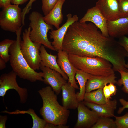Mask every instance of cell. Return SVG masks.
Segmentation results:
<instances>
[{
  "label": "cell",
  "instance_id": "obj_1",
  "mask_svg": "<svg viewBox=\"0 0 128 128\" xmlns=\"http://www.w3.org/2000/svg\"><path fill=\"white\" fill-rule=\"evenodd\" d=\"M41 97L43 106L39 112L47 122L56 125H66L70 111L61 105L57 100V95L50 86L38 91Z\"/></svg>",
  "mask_w": 128,
  "mask_h": 128
},
{
  "label": "cell",
  "instance_id": "obj_2",
  "mask_svg": "<svg viewBox=\"0 0 128 128\" xmlns=\"http://www.w3.org/2000/svg\"><path fill=\"white\" fill-rule=\"evenodd\" d=\"M22 26L15 32L16 40L9 49V61L13 70L20 78L33 82L37 81L43 82V73L37 72L29 66L23 57L20 49L21 35Z\"/></svg>",
  "mask_w": 128,
  "mask_h": 128
},
{
  "label": "cell",
  "instance_id": "obj_3",
  "mask_svg": "<svg viewBox=\"0 0 128 128\" xmlns=\"http://www.w3.org/2000/svg\"><path fill=\"white\" fill-rule=\"evenodd\" d=\"M69 60L77 69L96 76H108L114 73L111 64L99 57L79 56L68 54Z\"/></svg>",
  "mask_w": 128,
  "mask_h": 128
},
{
  "label": "cell",
  "instance_id": "obj_4",
  "mask_svg": "<svg viewBox=\"0 0 128 128\" xmlns=\"http://www.w3.org/2000/svg\"><path fill=\"white\" fill-rule=\"evenodd\" d=\"M29 26L31 28L30 37L31 41L44 45L54 51H56L48 38L50 30L53 29V26L46 23L43 16L37 11L32 12L29 16Z\"/></svg>",
  "mask_w": 128,
  "mask_h": 128
},
{
  "label": "cell",
  "instance_id": "obj_5",
  "mask_svg": "<svg viewBox=\"0 0 128 128\" xmlns=\"http://www.w3.org/2000/svg\"><path fill=\"white\" fill-rule=\"evenodd\" d=\"M31 28L26 29L23 34V40L20 42V49L22 55L29 66L35 71L40 69L41 58L40 49L42 45L32 41L30 37Z\"/></svg>",
  "mask_w": 128,
  "mask_h": 128
},
{
  "label": "cell",
  "instance_id": "obj_6",
  "mask_svg": "<svg viewBox=\"0 0 128 128\" xmlns=\"http://www.w3.org/2000/svg\"><path fill=\"white\" fill-rule=\"evenodd\" d=\"M22 12L18 5L11 4L3 8L0 13L1 28L5 31L16 32L22 26Z\"/></svg>",
  "mask_w": 128,
  "mask_h": 128
},
{
  "label": "cell",
  "instance_id": "obj_7",
  "mask_svg": "<svg viewBox=\"0 0 128 128\" xmlns=\"http://www.w3.org/2000/svg\"><path fill=\"white\" fill-rule=\"evenodd\" d=\"M17 74L13 70L8 73L2 74L0 77V96L3 98L7 91L11 89L15 90L18 93L20 102L22 104L26 101L28 96L27 89L20 87L16 81Z\"/></svg>",
  "mask_w": 128,
  "mask_h": 128
},
{
  "label": "cell",
  "instance_id": "obj_8",
  "mask_svg": "<svg viewBox=\"0 0 128 128\" xmlns=\"http://www.w3.org/2000/svg\"><path fill=\"white\" fill-rule=\"evenodd\" d=\"M78 118L75 128H91L96 122L99 116L94 110H90L82 101L79 103Z\"/></svg>",
  "mask_w": 128,
  "mask_h": 128
},
{
  "label": "cell",
  "instance_id": "obj_9",
  "mask_svg": "<svg viewBox=\"0 0 128 128\" xmlns=\"http://www.w3.org/2000/svg\"><path fill=\"white\" fill-rule=\"evenodd\" d=\"M66 22L60 27L56 30L52 29L49 32L50 38L53 39L52 45L56 51L62 50L64 38L69 26L74 22L78 21V17L76 15L72 16L69 13L66 15Z\"/></svg>",
  "mask_w": 128,
  "mask_h": 128
},
{
  "label": "cell",
  "instance_id": "obj_10",
  "mask_svg": "<svg viewBox=\"0 0 128 128\" xmlns=\"http://www.w3.org/2000/svg\"><path fill=\"white\" fill-rule=\"evenodd\" d=\"M44 83L50 86L57 95L60 92L63 85L67 82L59 72L45 66H41Z\"/></svg>",
  "mask_w": 128,
  "mask_h": 128
},
{
  "label": "cell",
  "instance_id": "obj_11",
  "mask_svg": "<svg viewBox=\"0 0 128 128\" xmlns=\"http://www.w3.org/2000/svg\"><path fill=\"white\" fill-rule=\"evenodd\" d=\"M88 21L93 23L104 36L110 37L107 29V21L95 6L88 9L83 17L79 21L81 23Z\"/></svg>",
  "mask_w": 128,
  "mask_h": 128
},
{
  "label": "cell",
  "instance_id": "obj_12",
  "mask_svg": "<svg viewBox=\"0 0 128 128\" xmlns=\"http://www.w3.org/2000/svg\"><path fill=\"white\" fill-rule=\"evenodd\" d=\"M107 21L121 18L118 0H98L95 6Z\"/></svg>",
  "mask_w": 128,
  "mask_h": 128
},
{
  "label": "cell",
  "instance_id": "obj_13",
  "mask_svg": "<svg viewBox=\"0 0 128 128\" xmlns=\"http://www.w3.org/2000/svg\"><path fill=\"white\" fill-rule=\"evenodd\" d=\"M58 64L61 70L64 72L68 77V82L76 89H79L75 80V76L77 69L69 61L68 54L62 50L58 51Z\"/></svg>",
  "mask_w": 128,
  "mask_h": 128
},
{
  "label": "cell",
  "instance_id": "obj_14",
  "mask_svg": "<svg viewBox=\"0 0 128 128\" xmlns=\"http://www.w3.org/2000/svg\"><path fill=\"white\" fill-rule=\"evenodd\" d=\"M107 29L110 37L113 38L128 35V17L107 21Z\"/></svg>",
  "mask_w": 128,
  "mask_h": 128
},
{
  "label": "cell",
  "instance_id": "obj_15",
  "mask_svg": "<svg viewBox=\"0 0 128 128\" xmlns=\"http://www.w3.org/2000/svg\"><path fill=\"white\" fill-rule=\"evenodd\" d=\"M76 88L71 84L67 82L62 87V106L67 109L77 108L79 102L77 99Z\"/></svg>",
  "mask_w": 128,
  "mask_h": 128
},
{
  "label": "cell",
  "instance_id": "obj_16",
  "mask_svg": "<svg viewBox=\"0 0 128 128\" xmlns=\"http://www.w3.org/2000/svg\"><path fill=\"white\" fill-rule=\"evenodd\" d=\"M84 105L88 108L95 111L99 117H114V112L116 108L117 100L110 99L105 103L97 104L82 101Z\"/></svg>",
  "mask_w": 128,
  "mask_h": 128
},
{
  "label": "cell",
  "instance_id": "obj_17",
  "mask_svg": "<svg viewBox=\"0 0 128 128\" xmlns=\"http://www.w3.org/2000/svg\"><path fill=\"white\" fill-rule=\"evenodd\" d=\"M116 78L114 73L108 76L92 75L86 82V92H89L96 89H103L108 83L116 84Z\"/></svg>",
  "mask_w": 128,
  "mask_h": 128
},
{
  "label": "cell",
  "instance_id": "obj_18",
  "mask_svg": "<svg viewBox=\"0 0 128 128\" xmlns=\"http://www.w3.org/2000/svg\"><path fill=\"white\" fill-rule=\"evenodd\" d=\"M41 58L40 66H45L55 70L60 73L65 80L69 78L66 74L63 72L59 66L57 60V56L49 54L44 46L41 45L40 49Z\"/></svg>",
  "mask_w": 128,
  "mask_h": 128
},
{
  "label": "cell",
  "instance_id": "obj_19",
  "mask_svg": "<svg viewBox=\"0 0 128 128\" xmlns=\"http://www.w3.org/2000/svg\"><path fill=\"white\" fill-rule=\"evenodd\" d=\"M65 1L59 0L50 12L43 16L44 20L46 23L54 26L57 29L59 28L63 20L62 7Z\"/></svg>",
  "mask_w": 128,
  "mask_h": 128
},
{
  "label": "cell",
  "instance_id": "obj_20",
  "mask_svg": "<svg viewBox=\"0 0 128 128\" xmlns=\"http://www.w3.org/2000/svg\"><path fill=\"white\" fill-rule=\"evenodd\" d=\"M1 112L10 114H28L31 117L33 120V125L32 128H47L48 123L44 119H41L39 117L32 109L29 108L27 110H16L14 111L11 112L4 110Z\"/></svg>",
  "mask_w": 128,
  "mask_h": 128
},
{
  "label": "cell",
  "instance_id": "obj_21",
  "mask_svg": "<svg viewBox=\"0 0 128 128\" xmlns=\"http://www.w3.org/2000/svg\"><path fill=\"white\" fill-rule=\"evenodd\" d=\"M92 75L82 70L77 69L75 78L78 81L80 86V91L77 92V99L79 102L84 100L86 93L85 88L87 80L91 78Z\"/></svg>",
  "mask_w": 128,
  "mask_h": 128
},
{
  "label": "cell",
  "instance_id": "obj_22",
  "mask_svg": "<svg viewBox=\"0 0 128 128\" xmlns=\"http://www.w3.org/2000/svg\"><path fill=\"white\" fill-rule=\"evenodd\" d=\"M84 100L90 103L99 105L105 104L107 102L102 89H98L93 91L86 92Z\"/></svg>",
  "mask_w": 128,
  "mask_h": 128
},
{
  "label": "cell",
  "instance_id": "obj_23",
  "mask_svg": "<svg viewBox=\"0 0 128 128\" xmlns=\"http://www.w3.org/2000/svg\"><path fill=\"white\" fill-rule=\"evenodd\" d=\"M14 40L7 39L0 42V57L6 63L9 60L10 56L9 54V49Z\"/></svg>",
  "mask_w": 128,
  "mask_h": 128
},
{
  "label": "cell",
  "instance_id": "obj_24",
  "mask_svg": "<svg viewBox=\"0 0 128 128\" xmlns=\"http://www.w3.org/2000/svg\"><path fill=\"white\" fill-rule=\"evenodd\" d=\"M110 117H99L96 122L91 128H117L114 121Z\"/></svg>",
  "mask_w": 128,
  "mask_h": 128
},
{
  "label": "cell",
  "instance_id": "obj_25",
  "mask_svg": "<svg viewBox=\"0 0 128 128\" xmlns=\"http://www.w3.org/2000/svg\"><path fill=\"white\" fill-rule=\"evenodd\" d=\"M121 78L117 81L116 84L120 86L123 85L122 90L125 93L128 94V69L125 71L123 70L119 71ZM128 101V99L127 100Z\"/></svg>",
  "mask_w": 128,
  "mask_h": 128
},
{
  "label": "cell",
  "instance_id": "obj_26",
  "mask_svg": "<svg viewBox=\"0 0 128 128\" xmlns=\"http://www.w3.org/2000/svg\"><path fill=\"white\" fill-rule=\"evenodd\" d=\"M59 0H42V9L44 16L48 14Z\"/></svg>",
  "mask_w": 128,
  "mask_h": 128
},
{
  "label": "cell",
  "instance_id": "obj_27",
  "mask_svg": "<svg viewBox=\"0 0 128 128\" xmlns=\"http://www.w3.org/2000/svg\"><path fill=\"white\" fill-rule=\"evenodd\" d=\"M114 117L117 128H128V112L122 116Z\"/></svg>",
  "mask_w": 128,
  "mask_h": 128
},
{
  "label": "cell",
  "instance_id": "obj_28",
  "mask_svg": "<svg viewBox=\"0 0 128 128\" xmlns=\"http://www.w3.org/2000/svg\"><path fill=\"white\" fill-rule=\"evenodd\" d=\"M121 18L128 17V0H118Z\"/></svg>",
  "mask_w": 128,
  "mask_h": 128
},
{
  "label": "cell",
  "instance_id": "obj_29",
  "mask_svg": "<svg viewBox=\"0 0 128 128\" xmlns=\"http://www.w3.org/2000/svg\"><path fill=\"white\" fill-rule=\"evenodd\" d=\"M36 0H29L28 3L22 10V23L23 26L25 25V19L26 15L29 12L31 9L32 4Z\"/></svg>",
  "mask_w": 128,
  "mask_h": 128
},
{
  "label": "cell",
  "instance_id": "obj_30",
  "mask_svg": "<svg viewBox=\"0 0 128 128\" xmlns=\"http://www.w3.org/2000/svg\"><path fill=\"white\" fill-rule=\"evenodd\" d=\"M119 44L123 47L126 51L128 59V37L125 36L120 38L118 42Z\"/></svg>",
  "mask_w": 128,
  "mask_h": 128
},
{
  "label": "cell",
  "instance_id": "obj_31",
  "mask_svg": "<svg viewBox=\"0 0 128 128\" xmlns=\"http://www.w3.org/2000/svg\"><path fill=\"white\" fill-rule=\"evenodd\" d=\"M119 101L122 106L118 110L117 113L119 114H120L125 109L128 108V101L123 98L120 99Z\"/></svg>",
  "mask_w": 128,
  "mask_h": 128
},
{
  "label": "cell",
  "instance_id": "obj_32",
  "mask_svg": "<svg viewBox=\"0 0 128 128\" xmlns=\"http://www.w3.org/2000/svg\"><path fill=\"white\" fill-rule=\"evenodd\" d=\"M102 89L104 95L107 101L111 99V96H112L109 90L108 85H107V84Z\"/></svg>",
  "mask_w": 128,
  "mask_h": 128
},
{
  "label": "cell",
  "instance_id": "obj_33",
  "mask_svg": "<svg viewBox=\"0 0 128 128\" xmlns=\"http://www.w3.org/2000/svg\"><path fill=\"white\" fill-rule=\"evenodd\" d=\"M7 116L6 115H0V128H6L5 124L7 119Z\"/></svg>",
  "mask_w": 128,
  "mask_h": 128
},
{
  "label": "cell",
  "instance_id": "obj_34",
  "mask_svg": "<svg viewBox=\"0 0 128 128\" xmlns=\"http://www.w3.org/2000/svg\"><path fill=\"white\" fill-rule=\"evenodd\" d=\"M108 86L112 96L115 95L117 91L116 86L112 83H109Z\"/></svg>",
  "mask_w": 128,
  "mask_h": 128
},
{
  "label": "cell",
  "instance_id": "obj_35",
  "mask_svg": "<svg viewBox=\"0 0 128 128\" xmlns=\"http://www.w3.org/2000/svg\"><path fill=\"white\" fill-rule=\"evenodd\" d=\"M11 0H0V7L4 8L11 4Z\"/></svg>",
  "mask_w": 128,
  "mask_h": 128
},
{
  "label": "cell",
  "instance_id": "obj_36",
  "mask_svg": "<svg viewBox=\"0 0 128 128\" xmlns=\"http://www.w3.org/2000/svg\"><path fill=\"white\" fill-rule=\"evenodd\" d=\"M29 0H11V3L14 5H21L24 4Z\"/></svg>",
  "mask_w": 128,
  "mask_h": 128
},
{
  "label": "cell",
  "instance_id": "obj_37",
  "mask_svg": "<svg viewBox=\"0 0 128 128\" xmlns=\"http://www.w3.org/2000/svg\"><path fill=\"white\" fill-rule=\"evenodd\" d=\"M6 62L1 57H0V70H2L6 67Z\"/></svg>",
  "mask_w": 128,
  "mask_h": 128
},
{
  "label": "cell",
  "instance_id": "obj_38",
  "mask_svg": "<svg viewBox=\"0 0 128 128\" xmlns=\"http://www.w3.org/2000/svg\"><path fill=\"white\" fill-rule=\"evenodd\" d=\"M125 67L126 68H128V63L126 64L125 65Z\"/></svg>",
  "mask_w": 128,
  "mask_h": 128
}]
</instances>
